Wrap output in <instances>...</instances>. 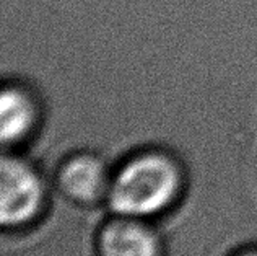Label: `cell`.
Here are the masks:
<instances>
[{
	"label": "cell",
	"instance_id": "cell-5",
	"mask_svg": "<svg viewBox=\"0 0 257 256\" xmlns=\"http://www.w3.org/2000/svg\"><path fill=\"white\" fill-rule=\"evenodd\" d=\"M35 123V105L18 89H7L0 98V134L5 144L17 142Z\"/></svg>",
	"mask_w": 257,
	"mask_h": 256
},
{
	"label": "cell",
	"instance_id": "cell-6",
	"mask_svg": "<svg viewBox=\"0 0 257 256\" xmlns=\"http://www.w3.org/2000/svg\"><path fill=\"white\" fill-rule=\"evenodd\" d=\"M241 256H257V253H247V254H241Z\"/></svg>",
	"mask_w": 257,
	"mask_h": 256
},
{
	"label": "cell",
	"instance_id": "cell-1",
	"mask_svg": "<svg viewBox=\"0 0 257 256\" xmlns=\"http://www.w3.org/2000/svg\"><path fill=\"white\" fill-rule=\"evenodd\" d=\"M179 190V172L165 155L134 158L109 185V204L127 217L150 215L165 209Z\"/></svg>",
	"mask_w": 257,
	"mask_h": 256
},
{
	"label": "cell",
	"instance_id": "cell-3",
	"mask_svg": "<svg viewBox=\"0 0 257 256\" xmlns=\"http://www.w3.org/2000/svg\"><path fill=\"white\" fill-rule=\"evenodd\" d=\"M103 256H158V241L147 227L135 220H116L101 235Z\"/></svg>",
	"mask_w": 257,
	"mask_h": 256
},
{
	"label": "cell",
	"instance_id": "cell-4",
	"mask_svg": "<svg viewBox=\"0 0 257 256\" xmlns=\"http://www.w3.org/2000/svg\"><path fill=\"white\" fill-rule=\"evenodd\" d=\"M60 183L72 198L85 201V203L96 201L103 196L106 190H109L104 166L98 158L90 157V155L72 158L62 168Z\"/></svg>",
	"mask_w": 257,
	"mask_h": 256
},
{
	"label": "cell",
	"instance_id": "cell-2",
	"mask_svg": "<svg viewBox=\"0 0 257 256\" xmlns=\"http://www.w3.org/2000/svg\"><path fill=\"white\" fill-rule=\"evenodd\" d=\"M43 186L36 172L18 158H4L0 170V217L4 225L30 220L41 206Z\"/></svg>",
	"mask_w": 257,
	"mask_h": 256
}]
</instances>
